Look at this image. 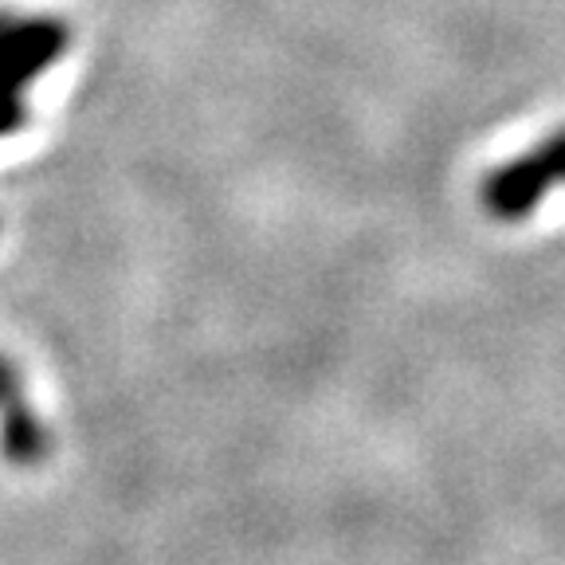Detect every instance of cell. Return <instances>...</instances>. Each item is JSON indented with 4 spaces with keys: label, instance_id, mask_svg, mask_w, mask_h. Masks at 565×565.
<instances>
[{
    "label": "cell",
    "instance_id": "277c9868",
    "mask_svg": "<svg viewBox=\"0 0 565 565\" xmlns=\"http://www.w3.org/2000/svg\"><path fill=\"white\" fill-rule=\"evenodd\" d=\"M20 397V377H17V365L0 353V408L9 405V401Z\"/></svg>",
    "mask_w": 565,
    "mask_h": 565
},
{
    "label": "cell",
    "instance_id": "3957f363",
    "mask_svg": "<svg viewBox=\"0 0 565 565\" xmlns=\"http://www.w3.org/2000/svg\"><path fill=\"white\" fill-rule=\"evenodd\" d=\"M28 118V106L20 95H9V90H0V138H9L24 126Z\"/></svg>",
    "mask_w": 565,
    "mask_h": 565
},
{
    "label": "cell",
    "instance_id": "6da1fadb",
    "mask_svg": "<svg viewBox=\"0 0 565 565\" xmlns=\"http://www.w3.org/2000/svg\"><path fill=\"white\" fill-rule=\"evenodd\" d=\"M63 52H67V28L60 20L0 12V90L20 95Z\"/></svg>",
    "mask_w": 565,
    "mask_h": 565
},
{
    "label": "cell",
    "instance_id": "7a4b0ae2",
    "mask_svg": "<svg viewBox=\"0 0 565 565\" xmlns=\"http://www.w3.org/2000/svg\"><path fill=\"white\" fill-rule=\"evenodd\" d=\"M47 451H52V436L35 408H28L20 397L0 408V456L17 468H32Z\"/></svg>",
    "mask_w": 565,
    "mask_h": 565
}]
</instances>
